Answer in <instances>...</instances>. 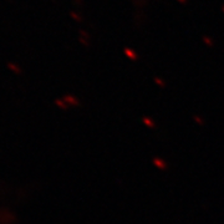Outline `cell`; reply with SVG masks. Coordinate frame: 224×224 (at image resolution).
I'll use <instances>...</instances> for the list:
<instances>
[{
    "instance_id": "cell-1",
    "label": "cell",
    "mask_w": 224,
    "mask_h": 224,
    "mask_svg": "<svg viewBox=\"0 0 224 224\" xmlns=\"http://www.w3.org/2000/svg\"><path fill=\"white\" fill-rule=\"evenodd\" d=\"M9 69H11V70H14L15 72H20V70L19 69H16L15 66H13V64H9Z\"/></svg>"
}]
</instances>
